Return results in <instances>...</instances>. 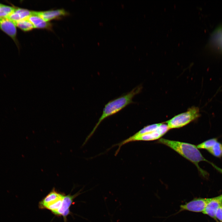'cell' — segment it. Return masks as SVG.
I'll return each instance as SVG.
<instances>
[{
    "mask_svg": "<svg viewBox=\"0 0 222 222\" xmlns=\"http://www.w3.org/2000/svg\"><path fill=\"white\" fill-rule=\"evenodd\" d=\"M157 142L168 146L193 163L197 167L200 174L205 178L207 179L209 177V174L199 166V163L201 161L208 162L218 171L222 174V169L206 159L202 154L197 146L194 145L164 138L159 139Z\"/></svg>",
    "mask_w": 222,
    "mask_h": 222,
    "instance_id": "1",
    "label": "cell"
},
{
    "mask_svg": "<svg viewBox=\"0 0 222 222\" xmlns=\"http://www.w3.org/2000/svg\"><path fill=\"white\" fill-rule=\"evenodd\" d=\"M142 89L141 86H137L130 92L107 103L103 108L102 114L92 130L86 138L84 146L93 134L102 121L105 118L117 113L128 105L133 103L134 97L140 92Z\"/></svg>",
    "mask_w": 222,
    "mask_h": 222,
    "instance_id": "2",
    "label": "cell"
},
{
    "mask_svg": "<svg viewBox=\"0 0 222 222\" xmlns=\"http://www.w3.org/2000/svg\"><path fill=\"white\" fill-rule=\"evenodd\" d=\"M170 130L166 124L162 123L157 129L151 132L138 136L133 135L121 142L113 145L111 148L116 146H118V148L115 153V154L117 155L121 146L127 143L137 141H150L159 139Z\"/></svg>",
    "mask_w": 222,
    "mask_h": 222,
    "instance_id": "3",
    "label": "cell"
},
{
    "mask_svg": "<svg viewBox=\"0 0 222 222\" xmlns=\"http://www.w3.org/2000/svg\"><path fill=\"white\" fill-rule=\"evenodd\" d=\"M200 116L199 108L192 106L186 112L175 116L165 122L167 123L170 129L179 128L196 120Z\"/></svg>",
    "mask_w": 222,
    "mask_h": 222,
    "instance_id": "4",
    "label": "cell"
},
{
    "mask_svg": "<svg viewBox=\"0 0 222 222\" xmlns=\"http://www.w3.org/2000/svg\"><path fill=\"white\" fill-rule=\"evenodd\" d=\"M211 198H194L185 204L180 205L179 210L175 214L184 211L196 212H203Z\"/></svg>",
    "mask_w": 222,
    "mask_h": 222,
    "instance_id": "5",
    "label": "cell"
},
{
    "mask_svg": "<svg viewBox=\"0 0 222 222\" xmlns=\"http://www.w3.org/2000/svg\"><path fill=\"white\" fill-rule=\"evenodd\" d=\"M65 195L57 192L55 188L39 203V207L40 209H47L50 206L53 204L63 198Z\"/></svg>",
    "mask_w": 222,
    "mask_h": 222,
    "instance_id": "6",
    "label": "cell"
},
{
    "mask_svg": "<svg viewBox=\"0 0 222 222\" xmlns=\"http://www.w3.org/2000/svg\"><path fill=\"white\" fill-rule=\"evenodd\" d=\"M80 190L76 194L72 195L70 194L65 195L60 208L54 214L58 216H62L65 218L70 213L69 208L73 202L74 198L82 193Z\"/></svg>",
    "mask_w": 222,
    "mask_h": 222,
    "instance_id": "7",
    "label": "cell"
},
{
    "mask_svg": "<svg viewBox=\"0 0 222 222\" xmlns=\"http://www.w3.org/2000/svg\"><path fill=\"white\" fill-rule=\"evenodd\" d=\"M16 27L14 22L8 18H0V29L17 42Z\"/></svg>",
    "mask_w": 222,
    "mask_h": 222,
    "instance_id": "8",
    "label": "cell"
},
{
    "mask_svg": "<svg viewBox=\"0 0 222 222\" xmlns=\"http://www.w3.org/2000/svg\"><path fill=\"white\" fill-rule=\"evenodd\" d=\"M35 14L46 21L59 19L67 16L69 13L64 9L51 10L42 11H35Z\"/></svg>",
    "mask_w": 222,
    "mask_h": 222,
    "instance_id": "9",
    "label": "cell"
},
{
    "mask_svg": "<svg viewBox=\"0 0 222 222\" xmlns=\"http://www.w3.org/2000/svg\"><path fill=\"white\" fill-rule=\"evenodd\" d=\"M222 203V194L216 197L212 198L207 204L203 213L215 219L216 212Z\"/></svg>",
    "mask_w": 222,
    "mask_h": 222,
    "instance_id": "10",
    "label": "cell"
},
{
    "mask_svg": "<svg viewBox=\"0 0 222 222\" xmlns=\"http://www.w3.org/2000/svg\"><path fill=\"white\" fill-rule=\"evenodd\" d=\"M33 25L34 28L38 29H46L52 30V25L49 22L46 21L35 13V11H33L32 14L27 18Z\"/></svg>",
    "mask_w": 222,
    "mask_h": 222,
    "instance_id": "11",
    "label": "cell"
},
{
    "mask_svg": "<svg viewBox=\"0 0 222 222\" xmlns=\"http://www.w3.org/2000/svg\"><path fill=\"white\" fill-rule=\"evenodd\" d=\"M33 11L19 8H15L13 12L7 18L14 22L27 18L31 15Z\"/></svg>",
    "mask_w": 222,
    "mask_h": 222,
    "instance_id": "12",
    "label": "cell"
},
{
    "mask_svg": "<svg viewBox=\"0 0 222 222\" xmlns=\"http://www.w3.org/2000/svg\"><path fill=\"white\" fill-rule=\"evenodd\" d=\"M16 27L24 31L32 30L34 27L27 18L23 19L14 22Z\"/></svg>",
    "mask_w": 222,
    "mask_h": 222,
    "instance_id": "13",
    "label": "cell"
},
{
    "mask_svg": "<svg viewBox=\"0 0 222 222\" xmlns=\"http://www.w3.org/2000/svg\"><path fill=\"white\" fill-rule=\"evenodd\" d=\"M207 151L214 156L220 158L222 157V143L217 141Z\"/></svg>",
    "mask_w": 222,
    "mask_h": 222,
    "instance_id": "14",
    "label": "cell"
},
{
    "mask_svg": "<svg viewBox=\"0 0 222 222\" xmlns=\"http://www.w3.org/2000/svg\"><path fill=\"white\" fill-rule=\"evenodd\" d=\"M162 123L154 124L145 126L143 128L138 131L134 135L138 136L151 132L157 129Z\"/></svg>",
    "mask_w": 222,
    "mask_h": 222,
    "instance_id": "15",
    "label": "cell"
},
{
    "mask_svg": "<svg viewBox=\"0 0 222 222\" xmlns=\"http://www.w3.org/2000/svg\"><path fill=\"white\" fill-rule=\"evenodd\" d=\"M15 8L3 5L0 7V18H7L14 11Z\"/></svg>",
    "mask_w": 222,
    "mask_h": 222,
    "instance_id": "16",
    "label": "cell"
},
{
    "mask_svg": "<svg viewBox=\"0 0 222 222\" xmlns=\"http://www.w3.org/2000/svg\"><path fill=\"white\" fill-rule=\"evenodd\" d=\"M218 141L216 138L207 140L197 145L198 149H205L207 150Z\"/></svg>",
    "mask_w": 222,
    "mask_h": 222,
    "instance_id": "17",
    "label": "cell"
},
{
    "mask_svg": "<svg viewBox=\"0 0 222 222\" xmlns=\"http://www.w3.org/2000/svg\"><path fill=\"white\" fill-rule=\"evenodd\" d=\"M216 218L222 222V203L218 208L215 215V219Z\"/></svg>",
    "mask_w": 222,
    "mask_h": 222,
    "instance_id": "18",
    "label": "cell"
},
{
    "mask_svg": "<svg viewBox=\"0 0 222 222\" xmlns=\"http://www.w3.org/2000/svg\"><path fill=\"white\" fill-rule=\"evenodd\" d=\"M3 5V4H2L1 3H0V7H1V6H2Z\"/></svg>",
    "mask_w": 222,
    "mask_h": 222,
    "instance_id": "19",
    "label": "cell"
},
{
    "mask_svg": "<svg viewBox=\"0 0 222 222\" xmlns=\"http://www.w3.org/2000/svg\"><path fill=\"white\" fill-rule=\"evenodd\" d=\"M217 222H219L218 221Z\"/></svg>",
    "mask_w": 222,
    "mask_h": 222,
    "instance_id": "20",
    "label": "cell"
}]
</instances>
